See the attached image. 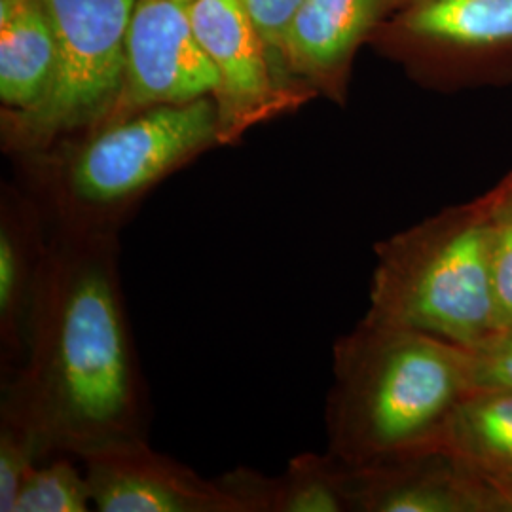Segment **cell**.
Wrapping results in <instances>:
<instances>
[{
	"mask_svg": "<svg viewBox=\"0 0 512 512\" xmlns=\"http://www.w3.org/2000/svg\"><path fill=\"white\" fill-rule=\"evenodd\" d=\"M92 492L80 459L52 456L40 461L19 490L14 512H88Z\"/></svg>",
	"mask_w": 512,
	"mask_h": 512,
	"instance_id": "cell-16",
	"label": "cell"
},
{
	"mask_svg": "<svg viewBox=\"0 0 512 512\" xmlns=\"http://www.w3.org/2000/svg\"><path fill=\"white\" fill-rule=\"evenodd\" d=\"M52 21L55 69L44 99L4 112V143L37 152L109 120L126 82V37L137 0H40Z\"/></svg>",
	"mask_w": 512,
	"mask_h": 512,
	"instance_id": "cell-5",
	"label": "cell"
},
{
	"mask_svg": "<svg viewBox=\"0 0 512 512\" xmlns=\"http://www.w3.org/2000/svg\"><path fill=\"white\" fill-rule=\"evenodd\" d=\"M86 133L76 147L23 154L35 171L27 194L50 228L120 236L156 184L220 143L219 107L207 95L139 110Z\"/></svg>",
	"mask_w": 512,
	"mask_h": 512,
	"instance_id": "cell-3",
	"label": "cell"
},
{
	"mask_svg": "<svg viewBox=\"0 0 512 512\" xmlns=\"http://www.w3.org/2000/svg\"><path fill=\"white\" fill-rule=\"evenodd\" d=\"M268 54L285 59L294 19L306 0H241Z\"/></svg>",
	"mask_w": 512,
	"mask_h": 512,
	"instance_id": "cell-19",
	"label": "cell"
},
{
	"mask_svg": "<svg viewBox=\"0 0 512 512\" xmlns=\"http://www.w3.org/2000/svg\"><path fill=\"white\" fill-rule=\"evenodd\" d=\"M414 0H306L287 40V65L327 86L342 90V76L361 40L397 8Z\"/></svg>",
	"mask_w": 512,
	"mask_h": 512,
	"instance_id": "cell-11",
	"label": "cell"
},
{
	"mask_svg": "<svg viewBox=\"0 0 512 512\" xmlns=\"http://www.w3.org/2000/svg\"><path fill=\"white\" fill-rule=\"evenodd\" d=\"M440 450L467 463L488 484L512 478V393L471 391L448 423Z\"/></svg>",
	"mask_w": 512,
	"mask_h": 512,
	"instance_id": "cell-15",
	"label": "cell"
},
{
	"mask_svg": "<svg viewBox=\"0 0 512 512\" xmlns=\"http://www.w3.org/2000/svg\"><path fill=\"white\" fill-rule=\"evenodd\" d=\"M50 224L27 192L0 200V382L14 376L27 351L29 321L48 249Z\"/></svg>",
	"mask_w": 512,
	"mask_h": 512,
	"instance_id": "cell-10",
	"label": "cell"
},
{
	"mask_svg": "<svg viewBox=\"0 0 512 512\" xmlns=\"http://www.w3.org/2000/svg\"><path fill=\"white\" fill-rule=\"evenodd\" d=\"M490 279L497 329H512V171L492 190Z\"/></svg>",
	"mask_w": 512,
	"mask_h": 512,
	"instance_id": "cell-17",
	"label": "cell"
},
{
	"mask_svg": "<svg viewBox=\"0 0 512 512\" xmlns=\"http://www.w3.org/2000/svg\"><path fill=\"white\" fill-rule=\"evenodd\" d=\"M0 418L46 458L82 459L148 439L150 399L120 275V236L50 228L25 359L2 382Z\"/></svg>",
	"mask_w": 512,
	"mask_h": 512,
	"instance_id": "cell-1",
	"label": "cell"
},
{
	"mask_svg": "<svg viewBox=\"0 0 512 512\" xmlns=\"http://www.w3.org/2000/svg\"><path fill=\"white\" fill-rule=\"evenodd\" d=\"M486 192L374 245L365 317L473 349L497 329Z\"/></svg>",
	"mask_w": 512,
	"mask_h": 512,
	"instance_id": "cell-4",
	"label": "cell"
},
{
	"mask_svg": "<svg viewBox=\"0 0 512 512\" xmlns=\"http://www.w3.org/2000/svg\"><path fill=\"white\" fill-rule=\"evenodd\" d=\"M332 359L329 454L351 469L440 450L456 408L475 391L471 349L368 317L338 338Z\"/></svg>",
	"mask_w": 512,
	"mask_h": 512,
	"instance_id": "cell-2",
	"label": "cell"
},
{
	"mask_svg": "<svg viewBox=\"0 0 512 512\" xmlns=\"http://www.w3.org/2000/svg\"><path fill=\"white\" fill-rule=\"evenodd\" d=\"M190 4L137 0L126 37V82L107 122L217 93L219 73L196 37Z\"/></svg>",
	"mask_w": 512,
	"mask_h": 512,
	"instance_id": "cell-6",
	"label": "cell"
},
{
	"mask_svg": "<svg viewBox=\"0 0 512 512\" xmlns=\"http://www.w3.org/2000/svg\"><path fill=\"white\" fill-rule=\"evenodd\" d=\"M245 512H346L353 509V473L327 454L294 456L281 475L238 467L217 476Z\"/></svg>",
	"mask_w": 512,
	"mask_h": 512,
	"instance_id": "cell-12",
	"label": "cell"
},
{
	"mask_svg": "<svg viewBox=\"0 0 512 512\" xmlns=\"http://www.w3.org/2000/svg\"><path fill=\"white\" fill-rule=\"evenodd\" d=\"M55 69L52 21L40 0H0V101L4 112L35 109Z\"/></svg>",
	"mask_w": 512,
	"mask_h": 512,
	"instance_id": "cell-13",
	"label": "cell"
},
{
	"mask_svg": "<svg viewBox=\"0 0 512 512\" xmlns=\"http://www.w3.org/2000/svg\"><path fill=\"white\" fill-rule=\"evenodd\" d=\"M501 503V512H512V478L490 484Z\"/></svg>",
	"mask_w": 512,
	"mask_h": 512,
	"instance_id": "cell-21",
	"label": "cell"
},
{
	"mask_svg": "<svg viewBox=\"0 0 512 512\" xmlns=\"http://www.w3.org/2000/svg\"><path fill=\"white\" fill-rule=\"evenodd\" d=\"M190 18L205 54L219 73L213 95L219 107L220 143H234L245 129L300 103L272 73L268 50L241 0H192Z\"/></svg>",
	"mask_w": 512,
	"mask_h": 512,
	"instance_id": "cell-7",
	"label": "cell"
},
{
	"mask_svg": "<svg viewBox=\"0 0 512 512\" xmlns=\"http://www.w3.org/2000/svg\"><path fill=\"white\" fill-rule=\"evenodd\" d=\"M401 27L452 54H488L512 44V0H414Z\"/></svg>",
	"mask_w": 512,
	"mask_h": 512,
	"instance_id": "cell-14",
	"label": "cell"
},
{
	"mask_svg": "<svg viewBox=\"0 0 512 512\" xmlns=\"http://www.w3.org/2000/svg\"><path fill=\"white\" fill-rule=\"evenodd\" d=\"M351 473L355 511L501 512L492 486L446 450L418 452Z\"/></svg>",
	"mask_w": 512,
	"mask_h": 512,
	"instance_id": "cell-9",
	"label": "cell"
},
{
	"mask_svg": "<svg viewBox=\"0 0 512 512\" xmlns=\"http://www.w3.org/2000/svg\"><path fill=\"white\" fill-rule=\"evenodd\" d=\"M46 456L23 427L0 418V512H14L19 490Z\"/></svg>",
	"mask_w": 512,
	"mask_h": 512,
	"instance_id": "cell-18",
	"label": "cell"
},
{
	"mask_svg": "<svg viewBox=\"0 0 512 512\" xmlns=\"http://www.w3.org/2000/svg\"><path fill=\"white\" fill-rule=\"evenodd\" d=\"M101 512H245L217 478L207 480L148 439L126 440L80 459Z\"/></svg>",
	"mask_w": 512,
	"mask_h": 512,
	"instance_id": "cell-8",
	"label": "cell"
},
{
	"mask_svg": "<svg viewBox=\"0 0 512 512\" xmlns=\"http://www.w3.org/2000/svg\"><path fill=\"white\" fill-rule=\"evenodd\" d=\"M475 389L512 393V329L499 330L471 349Z\"/></svg>",
	"mask_w": 512,
	"mask_h": 512,
	"instance_id": "cell-20",
	"label": "cell"
}]
</instances>
